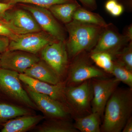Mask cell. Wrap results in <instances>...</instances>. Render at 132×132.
<instances>
[{
    "instance_id": "obj_1",
    "label": "cell",
    "mask_w": 132,
    "mask_h": 132,
    "mask_svg": "<svg viewBox=\"0 0 132 132\" xmlns=\"http://www.w3.org/2000/svg\"><path fill=\"white\" fill-rule=\"evenodd\" d=\"M132 113V89L117 88L105 107L101 131H122Z\"/></svg>"
},
{
    "instance_id": "obj_2",
    "label": "cell",
    "mask_w": 132,
    "mask_h": 132,
    "mask_svg": "<svg viewBox=\"0 0 132 132\" xmlns=\"http://www.w3.org/2000/svg\"><path fill=\"white\" fill-rule=\"evenodd\" d=\"M66 26L69 34L66 47L68 57L72 59L93 49L104 28L74 20Z\"/></svg>"
},
{
    "instance_id": "obj_3",
    "label": "cell",
    "mask_w": 132,
    "mask_h": 132,
    "mask_svg": "<svg viewBox=\"0 0 132 132\" xmlns=\"http://www.w3.org/2000/svg\"><path fill=\"white\" fill-rule=\"evenodd\" d=\"M65 95L73 118L83 117L92 112L93 93L92 79L76 86H66Z\"/></svg>"
},
{
    "instance_id": "obj_4",
    "label": "cell",
    "mask_w": 132,
    "mask_h": 132,
    "mask_svg": "<svg viewBox=\"0 0 132 132\" xmlns=\"http://www.w3.org/2000/svg\"><path fill=\"white\" fill-rule=\"evenodd\" d=\"M19 73L0 68V92L12 100L33 109H37L22 86Z\"/></svg>"
},
{
    "instance_id": "obj_5",
    "label": "cell",
    "mask_w": 132,
    "mask_h": 132,
    "mask_svg": "<svg viewBox=\"0 0 132 132\" xmlns=\"http://www.w3.org/2000/svg\"><path fill=\"white\" fill-rule=\"evenodd\" d=\"M87 57L81 53L74 58L68 68V86H76L95 78H107V73L93 65Z\"/></svg>"
},
{
    "instance_id": "obj_6",
    "label": "cell",
    "mask_w": 132,
    "mask_h": 132,
    "mask_svg": "<svg viewBox=\"0 0 132 132\" xmlns=\"http://www.w3.org/2000/svg\"><path fill=\"white\" fill-rule=\"evenodd\" d=\"M29 97L39 109L50 119H67L72 117L67 105L46 95L36 93L26 87Z\"/></svg>"
},
{
    "instance_id": "obj_7",
    "label": "cell",
    "mask_w": 132,
    "mask_h": 132,
    "mask_svg": "<svg viewBox=\"0 0 132 132\" xmlns=\"http://www.w3.org/2000/svg\"><path fill=\"white\" fill-rule=\"evenodd\" d=\"M41 57L60 76H64L68 68V55L64 41L55 40L40 51Z\"/></svg>"
},
{
    "instance_id": "obj_8",
    "label": "cell",
    "mask_w": 132,
    "mask_h": 132,
    "mask_svg": "<svg viewBox=\"0 0 132 132\" xmlns=\"http://www.w3.org/2000/svg\"><path fill=\"white\" fill-rule=\"evenodd\" d=\"M23 9L31 13L42 30L57 40L65 41L64 29L47 9L35 5L23 4Z\"/></svg>"
},
{
    "instance_id": "obj_9",
    "label": "cell",
    "mask_w": 132,
    "mask_h": 132,
    "mask_svg": "<svg viewBox=\"0 0 132 132\" xmlns=\"http://www.w3.org/2000/svg\"><path fill=\"white\" fill-rule=\"evenodd\" d=\"M55 40H57L43 31L26 33L10 40L7 50H21L36 54L46 45Z\"/></svg>"
},
{
    "instance_id": "obj_10",
    "label": "cell",
    "mask_w": 132,
    "mask_h": 132,
    "mask_svg": "<svg viewBox=\"0 0 132 132\" xmlns=\"http://www.w3.org/2000/svg\"><path fill=\"white\" fill-rule=\"evenodd\" d=\"M92 82L93 93L92 112L102 117L107 102L120 82L115 78H105L92 79Z\"/></svg>"
},
{
    "instance_id": "obj_11",
    "label": "cell",
    "mask_w": 132,
    "mask_h": 132,
    "mask_svg": "<svg viewBox=\"0 0 132 132\" xmlns=\"http://www.w3.org/2000/svg\"><path fill=\"white\" fill-rule=\"evenodd\" d=\"M36 55L21 50H7L1 54V68L24 73L27 69L39 61Z\"/></svg>"
},
{
    "instance_id": "obj_12",
    "label": "cell",
    "mask_w": 132,
    "mask_h": 132,
    "mask_svg": "<svg viewBox=\"0 0 132 132\" xmlns=\"http://www.w3.org/2000/svg\"><path fill=\"white\" fill-rule=\"evenodd\" d=\"M109 26L102 31L91 53L106 52L113 58L129 42L125 35H121L116 30L110 28Z\"/></svg>"
},
{
    "instance_id": "obj_13",
    "label": "cell",
    "mask_w": 132,
    "mask_h": 132,
    "mask_svg": "<svg viewBox=\"0 0 132 132\" xmlns=\"http://www.w3.org/2000/svg\"><path fill=\"white\" fill-rule=\"evenodd\" d=\"M19 78L21 81L32 91L48 95L67 105L65 95L66 86L64 82L61 81L56 85H52L36 79L24 73H19Z\"/></svg>"
},
{
    "instance_id": "obj_14",
    "label": "cell",
    "mask_w": 132,
    "mask_h": 132,
    "mask_svg": "<svg viewBox=\"0 0 132 132\" xmlns=\"http://www.w3.org/2000/svg\"><path fill=\"white\" fill-rule=\"evenodd\" d=\"M12 9L6 12L4 20L16 29L24 34L42 31L31 13L24 9Z\"/></svg>"
},
{
    "instance_id": "obj_15",
    "label": "cell",
    "mask_w": 132,
    "mask_h": 132,
    "mask_svg": "<svg viewBox=\"0 0 132 132\" xmlns=\"http://www.w3.org/2000/svg\"><path fill=\"white\" fill-rule=\"evenodd\" d=\"M24 74L52 85L61 82V78L44 61L40 60L27 69Z\"/></svg>"
},
{
    "instance_id": "obj_16",
    "label": "cell",
    "mask_w": 132,
    "mask_h": 132,
    "mask_svg": "<svg viewBox=\"0 0 132 132\" xmlns=\"http://www.w3.org/2000/svg\"><path fill=\"white\" fill-rule=\"evenodd\" d=\"M45 116L31 114L22 116L10 120L3 125L2 132H24L35 126Z\"/></svg>"
},
{
    "instance_id": "obj_17",
    "label": "cell",
    "mask_w": 132,
    "mask_h": 132,
    "mask_svg": "<svg viewBox=\"0 0 132 132\" xmlns=\"http://www.w3.org/2000/svg\"><path fill=\"white\" fill-rule=\"evenodd\" d=\"M36 131L38 132H77L70 119H49L36 128Z\"/></svg>"
},
{
    "instance_id": "obj_18",
    "label": "cell",
    "mask_w": 132,
    "mask_h": 132,
    "mask_svg": "<svg viewBox=\"0 0 132 132\" xmlns=\"http://www.w3.org/2000/svg\"><path fill=\"white\" fill-rule=\"evenodd\" d=\"M79 7L80 6L74 1L53 5L48 9L55 18L67 24L72 21L75 12Z\"/></svg>"
},
{
    "instance_id": "obj_19",
    "label": "cell",
    "mask_w": 132,
    "mask_h": 132,
    "mask_svg": "<svg viewBox=\"0 0 132 132\" xmlns=\"http://www.w3.org/2000/svg\"><path fill=\"white\" fill-rule=\"evenodd\" d=\"M101 116L92 112L90 114L81 117L74 118L75 127L81 132H100Z\"/></svg>"
},
{
    "instance_id": "obj_20",
    "label": "cell",
    "mask_w": 132,
    "mask_h": 132,
    "mask_svg": "<svg viewBox=\"0 0 132 132\" xmlns=\"http://www.w3.org/2000/svg\"><path fill=\"white\" fill-rule=\"evenodd\" d=\"M31 114V112L27 109L9 103L0 102V126H3L13 118Z\"/></svg>"
},
{
    "instance_id": "obj_21",
    "label": "cell",
    "mask_w": 132,
    "mask_h": 132,
    "mask_svg": "<svg viewBox=\"0 0 132 132\" xmlns=\"http://www.w3.org/2000/svg\"><path fill=\"white\" fill-rule=\"evenodd\" d=\"M73 20L96 25L104 28L109 26L100 15L93 13L80 7L78 8L75 12L73 16Z\"/></svg>"
},
{
    "instance_id": "obj_22",
    "label": "cell",
    "mask_w": 132,
    "mask_h": 132,
    "mask_svg": "<svg viewBox=\"0 0 132 132\" xmlns=\"http://www.w3.org/2000/svg\"><path fill=\"white\" fill-rule=\"evenodd\" d=\"M90 59L96 65L107 73L112 74L113 67V57L106 52L91 53Z\"/></svg>"
},
{
    "instance_id": "obj_23",
    "label": "cell",
    "mask_w": 132,
    "mask_h": 132,
    "mask_svg": "<svg viewBox=\"0 0 132 132\" xmlns=\"http://www.w3.org/2000/svg\"><path fill=\"white\" fill-rule=\"evenodd\" d=\"M113 69L112 74L120 82L127 85L132 89V71L128 70L124 66L113 61Z\"/></svg>"
},
{
    "instance_id": "obj_24",
    "label": "cell",
    "mask_w": 132,
    "mask_h": 132,
    "mask_svg": "<svg viewBox=\"0 0 132 132\" xmlns=\"http://www.w3.org/2000/svg\"><path fill=\"white\" fill-rule=\"evenodd\" d=\"M74 1V0H2V2L13 5L16 3L29 4L48 9L53 5L72 2Z\"/></svg>"
},
{
    "instance_id": "obj_25",
    "label": "cell",
    "mask_w": 132,
    "mask_h": 132,
    "mask_svg": "<svg viewBox=\"0 0 132 132\" xmlns=\"http://www.w3.org/2000/svg\"><path fill=\"white\" fill-rule=\"evenodd\" d=\"M123 48L113 57V61L132 71V42Z\"/></svg>"
},
{
    "instance_id": "obj_26",
    "label": "cell",
    "mask_w": 132,
    "mask_h": 132,
    "mask_svg": "<svg viewBox=\"0 0 132 132\" xmlns=\"http://www.w3.org/2000/svg\"><path fill=\"white\" fill-rule=\"evenodd\" d=\"M22 34H24L16 29L7 21L0 19V35L7 36L12 40L19 35Z\"/></svg>"
},
{
    "instance_id": "obj_27",
    "label": "cell",
    "mask_w": 132,
    "mask_h": 132,
    "mask_svg": "<svg viewBox=\"0 0 132 132\" xmlns=\"http://www.w3.org/2000/svg\"><path fill=\"white\" fill-rule=\"evenodd\" d=\"M10 41V39L8 37L0 35V54H2L7 50Z\"/></svg>"
},
{
    "instance_id": "obj_28",
    "label": "cell",
    "mask_w": 132,
    "mask_h": 132,
    "mask_svg": "<svg viewBox=\"0 0 132 132\" xmlns=\"http://www.w3.org/2000/svg\"><path fill=\"white\" fill-rule=\"evenodd\" d=\"M14 5L0 2V19L4 20L5 13L9 10L12 8Z\"/></svg>"
},
{
    "instance_id": "obj_29",
    "label": "cell",
    "mask_w": 132,
    "mask_h": 132,
    "mask_svg": "<svg viewBox=\"0 0 132 132\" xmlns=\"http://www.w3.org/2000/svg\"><path fill=\"white\" fill-rule=\"evenodd\" d=\"M124 11V7L121 4L119 3H117L116 5L113 9L111 10L110 13L112 16H120L123 13Z\"/></svg>"
},
{
    "instance_id": "obj_30",
    "label": "cell",
    "mask_w": 132,
    "mask_h": 132,
    "mask_svg": "<svg viewBox=\"0 0 132 132\" xmlns=\"http://www.w3.org/2000/svg\"><path fill=\"white\" fill-rule=\"evenodd\" d=\"M82 5L87 8L95 9L97 7L96 0H79Z\"/></svg>"
},
{
    "instance_id": "obj_31",
    "label": "cell",
    "mask_w": 132,
    "mask_h": 132,
    "mask_svg": "<svg viewBox=\"0 0 132 132\" xmlns=\"http://www.w3.org/2000/svg\"><path fill=\"white\" fill-rule=\"evenodd\" d=\"M118 3L117 0H108L105 3V8L108 12L110 13Z\"/></svg>"
},
{
    "instance_id": "obj_32",
    "label": "cell",
    "mask_w": 132,
    "mask_h": 132,
    "mask_svg": "<svg viewBox=\"0 0 132 132\" xmlns=\"http://www.w3.org/2000/svg\"><path fill=\"white\" fill-rule=\"evenodd\" d=\"M123 132H132V116L127 121L126 123L123 130Z\"/></svg>"
},
{
    "instance_id": "obj_33",
    "label": "cell",
    "mask_w": 132,
    "mask_h": 132,
    "mask_svg": "<svg viewBox=\"0 0 132 132\" xmlns=\"http://www.w3.org/2000/svg\"><path fill=\"white\" fill-rule=\"evenodd\" d=\"M129 42H131L132 40V26L130 25L128 28L125 35Z\"/></svg>"
},
{
    "instance_id": "obj_34",
    "label": "cell",
    "mask_w": 132,
    "mask_h": 132,
    "mask_svg": "<svg viewBox=\"0 0 132 132\" xmlns=\"http://www.w3.org/2000/svg\"><path fill=\"white\" fill-rule=\"evenodd\" d=\"M1 54H0V68H1Z\"/></svg>"
}]
</instances>
